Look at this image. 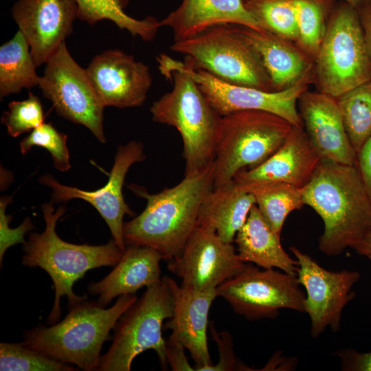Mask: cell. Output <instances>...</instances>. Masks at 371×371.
I'll return each instance as SVG.
<instances>
[{
  "mask_svg": "<svg viewBox=\"0 0 371 371\" xmlns=\"http://www.w3.org/2000/svg\"><path fill=\"white\" fill-rule=\"evenodd\" d=\"M86 69L104 106H139L152 85L149 67L120 49L96 55Z\"/></svg>",
  "mask_w": 371,
  "mask_h": 371,
  "instance_id": "e0dca14e",
  "label": "cell"
},
{
  "mask_svg": "<svg viewBox=\"0 0 371 371\" xmlns=\"http://www.w3.org/2000/svg\"><path fill=\"white\" fill-rule=\"evenodd\" d=\"M320 159L303 127L293 126L268 159L255 168L239 171L234 180L244 186L284 183L302 188L311 179Z\"/></svg>",
  "mask_w": 371,
  "mask_h": 371,
  "instance_id": "ac0fdd59",
  "label": "cell"
},
{
  "mask_svg": "<svg viewBox=\"0 0 371 371\" xmlns=\"http://www.w3.org/2000/svg\"><path fill=\"white\" fill-rule=\"evenodd\" d=\"M297 11V41L306 53L315 58L326 25L319 0H294Z\"/></svg>",
  "mask_w": 371,
  "mask_h": 371,
  "instance_id": "1f68e13d",
  "label": "cell"
},
{
  "mask_svg": "<svg viewBox=\"0 0 371 371\" xmlns=\"http://www.w3.org/2000/svg\"><path fill=\"white\" fill-rule=\"evenodd\" d=\"M319 91L335 98L371 79V58L357 10L332 13L315 56Z\"/></svg>",
  "mask_w": 371,
  "mask_h": 371,
  "instance_id": "52a82bcc",
  "label": "cell"
},
{
  "mask_svg": "<svg viewBox=\"0 0 371 371\" xmlns=\"http://www.w3.org/2000/svg\"><path fill=\"white\" fill-rule=\"evenodd\" d=\"M157 60L161 73L173 81V87L151 105L152 120L179 133L185 175H191L214 162L222 116L193 78L189 57L181 62L161 54Z\"/></svg>",
  "mask_w": 371,
  "mask_h": 371,
  "instance_id": "3957f363",
  "label": "cell"
},
{
  "mask_svg": "<svg viewBox=\"0 0 371 371\" xmlns=\"http://www.w3.org/2000/svg\"><path fill=\"white\" fill-rule=\"evenodd\" d=\"M191 61L193 78L221 116L239 111H263L276 114L293 126L303 127L297 106L301 95L307 91V77L282 91H265L225 82L203 69L195 68Z\"/></svg>",
  "mask_w": 371,
  "mask_h": 371,
  "instance_id": "9a60e30c",
  "label": "cell"
},
{
  "mask_svg": "<svg viewBox=\"0 0 371 371\" xmlns=\"http://www.w3.org/2000/svg\"><path fill=\"white\" fill-rule=\"evenodd\" d=\"M38 87L56 113L64 118L87 127L104 144L105 107L88 76L70 54L65 42L46 62Z\"/></svg>",
  "mask_w": 371,
  "mask_h": 371,
  "instance_id": "8fae6325",
  "label": "cell"
},
{
  "mask_svg": "<svg viewBox=\"0 0 371 371\" xmlns=\"http://www.w3.org/2000/svg\"><path fill=\"white\" fill-rule=\"evenodd\" d=\"M184 346L174 333L166 340V355L168 364L172 371L194 370L186 356Z\"/></svg>",
  "mask_w": 371,
  "mask_h": 371,
  "instance_id": "74e56055",
  "label": "cell"
},
{
  "mask_svg": "<svg viewBox=\"0 0 371 371\" xmlns=\"http://www.w3.org/2000/svg\"><path fill=\"white\" fill-rule=\"evenodd\" d=\"M255 203L253 194L233 179L208 194L200 210L198 226L232 243Z\"/></svg>",
  "mask_w": 371,
  "mask_h": 371,
  "instance_id": "cb8c5ba5",
  "label": "cell"
},
{
  "mask_svg": "<svg viewBox=\"0 0 371 371\" xmlns=\"http://www.w3.org/2000/svg\"><path fill=\"white\" fill-rule=\"evenodd\" d=\"M160 23L172 30L174 42L192 38L223 24L262 30L243 0H182Z\"/></svg>",
  "mask_w": 371,
  "mask_h": 371,
  "instance_id": "44dd1931",
  "label": "cell"
},
{
  "mask_svg": "<svg viewBox=\"0 0 371 371\" xmlns=\"http://www.w3.org/2000/svg\"><path fill=\"white\" fill-rule=\"evenodd\" d=\"M170 49L191 58L194 67L232 85L273 91L260 56L235 25L212 27Z\"/></svg>",
  "mask_w": 371,
  "mask_h": 371,
  "instance_id": "9c48e42d",
  "label": "cell"
},
{
  "mask_svg": "<svg viewBox=\"0 0 371 371\" xmlns=\"http://www.w3.org/2000/svg\"><path fill=\"white\" fill-rule=\"evenodd\" d=\"M354 249L360 255L366 256L367 257L371 256V234L361 242Z\"/></svg>",
  "mask_w": 371,
  "mask_h": 371,
  "instance_id": "60d3db41",
  "label": "cell"
},
{
  "mask_svg": "<svg viewBox=\"0 0 371 371\" xmlns=\"http://www.w3.org/2000/svg\"><path fill=\"white\" fill-rule=\"evenodd\" d=\"M242 186L253 194L261 216L280 236L288 215L304 205L302 188L290 184L271 183Z\"/></svg>",
  "mask_w": 371,
  "mask_h": 371,
  "instance_id": "83f0119b",
  "label": "cell"
},
{
  "mask_svg": "<svg viewBox=\"0 0 371 371\" xmlns=\"http://www.w3.org/2000/svg\"><path fill=\"white\" fill-rule=\"evenodd\" d=\"M335 355L340 359L342 370L371 371V352H360L349 348L339 350Z\"/></svg>",
  "mask_w": 371,
  "mask_h": 371,
  "instance_id": "8d00e7d4",
  "label": "cell"
},
{
  "mask_svg": "<svg viewBox=\"0 0 371 371\" xmlns=\"http://www.w3.org/2000/svg\"><path fill=\"white\" fill-rule=\"evenodd\" d=\"M36 67L28 42L18 30L0 47L1 99L23 89L38 86L41 76L36 74Z\"/></svg>",
  "mask_w": 371,
  "mask_h": 371,
  "instance_id": "484cf974",
  "label": "cell"
},
{
  "mask_svg": "<svg viewBox=\"0 0 371 371\" xmlns=\"http://www.w3.org/2000/svg\"><path fill=\"white\" fill-rule=\"evenodd\" d=\"M345 3L349 4L355 9L359 8L364 3L368 2L369 0H343Z\"/></svg>",
  "mask_w": 371,
  "mask_h": 371,
  "instance_id": "b9f144b4",
  "label": "cell"
},
{
  "mask_svg": "<svg viewBox=\"0 0 371 371\" xmlns=\"http://www.w3.org/2000/svg\"><path fill=\"white\" fill-rule=\"evenodd\" d=\"M45 227L43 232H32L23 246L22 264L30 267H38L50 276L55 297L47 317V324L53 325L60 318L61 297L66 296L69 306L87 299L76 295L73 286L91 269L104 266H115L124 253L113 239L107 244L76 245L62 240L56 232V225L66 208L54 210L53 202L42 205Z\"/></svg>",
  "mask_w": 371,
  "mask_h": 371,
  "instance_id": "277c9868",
  "label": "cell"
},
{
  "mask_svg": "<svg viewBox=\"0 0 371 371\" xmlns=\"http://www.w3.org/2000/svg\"><path fill=\"white\" fill-rule=\"evenodd\" d=\"M146 158L141 142L131 141L120 146L106 184L94 191H85L75 187L63 185L52 175H45L39 181L52 190V199L56 202H66L73 199H82L90 203L100 213L109 226L113 239L124 251L123 237L124 216H133L135 213L124 201L122 188L131 166Z\"/></svg>",
  "mask_w": 371,
  "mask_h": 371,
  "instance_id": "5bb4252c",
  "label": "cell"
},
{
  "mask_svg": "<svg viewBox=\"0 0 371 371\" xmlns=\"http://www.w3.org/2000/svg\"><path fill=\"white\" fill-rule=\"evenodd\" d=\"M337 100L348 137L357 155L371 136V79L342 94Z\"/></svg>",
  "mask_w": 371,
  "mask_h": 371,
  "instance_id": "f1b7e54d",
  "label": "cell"
},
{
  "mask_svg": "<svg viewBox=\"0 0 371 371\" xmlns=\"http://www.w3.org/2000/svg\"><path fill=\"white\" fill-rule=\"evenodd\" d=\"M245 265L232 243L225 242L214 231L197 226L167 268L181 279V286L205 291L236 276Z\"/></svg>",
  "mask_w": 371,
  "mask_h": 371,
  "instance_id": "4fadbf2b",
  "label": "cell"
},
{
  "mask_svg": "<svg viewBox=\"0 0 371 371\" xmlns=\"http://www.w3.org/2000/svg\"><path fill=\"white\" fill-rule=\"evenodd\" d=\"M302 193L304 205L323 221L318 240L322 253L333 256L354 249L371 234V199L357 165L321 158Z\"/></svg>",
  "mask_w": 371,
  "mask_h": 371,
  "instance_id": "7a4b0ae2",
  "label": "cell"
},
{
  "mask_svg": "<svg viewBox=\"0 0 371 371\" xmlns=\"http://www.w3.org/2000/svg\"><path fill=\"white\" fill-rule=\"evenodd\" d=\"M78 19L93 25L100 21L109 20L120 29L127 30L133 36L151 41L161 27L155 17L148 16L137 19L128 15L124 8L128 0H75Z\"/></svg>",
  "mask_w": 371,
  "mask_h": 371,
  "instance_id": "4316f807",
  "label": "cell"
},
{
  "mask_svg": "<svg viewBox=\"0 0 371 371\" xmlns=\"http://www.w3.org/2000/svg\"><path fill=\"white\" fill-rule=\"evenodd\" d=\"M214 162L184 178L176 186L149 194L142 186L128 188L146 201L144 211L124 223L126 245H136L157 250L163 260H172L182 251L198 226L201 205L214 188Z\"/></svg>",
  "mask_w": 371,
  "mask_h": 371,
  "instance_id": "6da1fadb",
  "label": "cell"
},
{
  "mask_svg": "<svg viewBox=\"0 0 371 371\" xmlns=\"http://www.w3.org/2000/svg\"><path fill=\"white\" fill-rule=\"evenodd\" d=\"M212 337L216 343L219 352V359L216 365H208L203 367L201 371H231L234 370L238 366L233 348L232 337L227 331L218 333L212 322L209 324Z\"/></svg>",
  "mask_w": 371,
  "mask_h": 371,
  "instance_id": "e575fe53",
  "label": "cell"
},
{
  "mask_svg": "<svg viewBox=\"0 0 371 371\" xmlns=\"http://www.w3.org/2000/svg\"><path fill=\"white\" fill-rule=\"evenodd\" d=\"M67 139L52 123H43L21 141L20 150L25 155L34 146L44 148L51 154L55 168L67 172L71 168Z\"/></svg>",
  "mask_w": 371,
  "mask_h": 371,
  "instance_id": "d6a6232c",
  "label": "cell"
},
{
  "mask_svg": "<svg viewBox=\"0 0 371 371\" xmlns=\"http://www.w3.org/2000/svg\"><path fill=\"white\" fill-rule=\"evenodd\" d=\"M305 131L321 158L356 165L357 153L348 137L337 98L306 91L298 100Z\"/></svg>",
  "mask_w": 371,
  "mask_h": 371,
  "instance_id": "d6986e66",
  "label": "cell"
},
{
  "mask_svg": "<svg viewBox=\"0 0 371 371\" xmlns=\"http://www.w3.org/2000/svg\"><path fill=\"white\" fill-rule=\"evenodd\" d=\"M11 13L39 67L72 33L78 6L75 0H18Z\"/></svg>",
  "mask_w": 371,
  "mask_h": 371,
  "instance_id": "2e32d148",
  "label": "cell"
},
{
  "mask_svg": "<svg viewBox=\"0 0 371 371\" xmlns=\"http://www.w3.org/2000/svg\"><path fill=\"white\" fill-rule=\"evenodd\" d=\"M236 27L260 56L273 91L289 88L307 77L311 64L305 53L269 31Z\"/></svg>",
  "mask_w": 371,
  "mask_h": 371,
  "instance_id": "603a6c76",
  "label": "cell"
},
{
  "mask_svg": "<svg viewBox=\"0 0 371 371\" xmlns=\"http://www.w3.org/2000/svg\"><path fill=\"white\" fill-rule=\"evenodd\" d=\"M173 297V314L163 326L170 329L191 355L194 370L212 364L207 346L208 315L216 289L205 291L184 288L166 276Z\"/></svg>",
  "mask_w": 371,
  "mask_h": 371,
  "instance_id": "ffe728a7",
  "label": "cell"
},
{
  "mask_svg": "<svg viewBox=\"0 0 371 371\" xmlns=\"http://www.w3.org/2000/svg\"><path fill=\"white\" fill-rule=\"evenodd\" d=\"M5 198L1 201V243H0V263L2 261L6 250L16 243H25L24 235L29 230L33 229L31 220L26 218L24 222L16 229H10L8 226L9 216L5 214Z\"/></svg>",
  "mask_w": 371,
  "mask_h": 371,
  "instance_id": "d590c367",
  "label": "cell"
},
{
  "mask_svg": "<svg viewBox=\"0 0 371 371\" xmlns=\"http://www.w3.org/2000/svg\"><path fill=\"white\" fill-rule=\"evenodd\" d=\"M234 242L238 258L245 263H254L262 269H279L296 275L297 260L284 250L280 236L265 222L254 204L243 227L237 232Z\"/></svg>",
  "mask_w": 371,
  "mask_h": 371,
  "instance_id": "d4e9b609",
  "label": "cell"
},
{
  "mask_svg": "<svg viewBox=\"0 0 371 371\" xmlns=\"http://www.w3.org/2000/svg\"><path fill=\"white\" fill-rule=\"evenodd\" d=\"M293 126L263 111H239L222 116L214 160V188L265 161L281 146Z\"/></svg>",
  "mask_w": 371,
  "mask_h": 371,
  "instance_id": "8992f818",
  "label": "cell"
},
{
  "mask_svg": "<svg viewBox=\"0 0 371 371\" xmlns=\"http://www.w3.org/2000/svg\"><path fill=\"white\" fill-rule=\"evenodd\" d=\"M262 30L288 40L298 37L294 0H243Z\"/></svg>",
  "mask_w": 371,
  "mask_h": 371,
  "instance_id": "f546056e",
  "label": "cell"
},
{
  "mask_svg": "<svg viewBox=\"0 0 371 371\" xmlns=\"http://www.w3.org/2000/svg\"><path fill=\"white\" fill-rule=\"evenodd\" d=\"M290 250L297 261L298 282L306 292L304 309L311 319V337H318L328 326L334 333L339 330L343 309L355 296L352 288L359 273L328 271L297 247Z\"/></svg>",
  "mask_w": 371,
  "mask_h": 371,
  "instance_id": "7c38bea8",
  "label": "cell"
},
{
  "mask_svg": "<svg viewBox=\"0 0 371 371\" xmlns=\"http://www.w3.org/2000/svg\"><path fill=\"white\" fill-rule=\"evenodd\" d=\"M363 27L366 47L371 58V1L369 0L357 9Z\"/></svg>",
  "mask_w": 371,
  "mask_h": 371,
  "instance_id": "ab89813d",
  "label": "cell"
},
{
  "mask_svg": "<svg viewBox=\"0 0 371 371\" xmlns=\"http://www.w3.org/2000/svg\"><path fill=\"white\" fill-rule=\"evenodd\" d=\"M137 300L135 294L120 296L105 308L98 301L87 299L69 306L60 322L25 330L23 344L65 363L85 371L98 370L101 350L121 316Z\"/></svg>",
  "mask_w": 371,
  "mask_h": 371,
  "instance_id": "5b68a950",
  "label": "cell"
},
{
  "mask_svg": "<svg viewBox=\"0 0 371 371\" xmlns=\"http://www.w3.org/2000/svg\"><path fill=\"white\" fill-rule=\"evenodd\" d=\"M173 297L166 276L146 287L119 319L111 345L101 356L98 371H129L134 359L149 349L157 355L161 367L167 368L164 321L173 314Z\"/></svg>",
  "mask_w": 371,
  "mask_h": 371,
  "instance_id": "ba28073f",
  "label": "cell"
},
{
  "mask_svg": "<svg viewBox=\"0 0 371 371\" xmlns=\"http://www.w3.org/2000/svg\"><path fill=\"white\" fill-rule=\"evenodd\" d=\"M74 367L56 361L21 343L0 344L1 371H75Z\"/></svg>",
  "mask_w": 371,
  "mask_h": 371,
  "instance_id": "4dcf8cb0",
  "label": "cell"
},
{
  "mask_svg": "<svg viewBox=\"0 0 371 371\" xmlns=\"http://www.w3.org/2000/svg\"><path fill=\"white\" fill-rule=\"evenodd\" d=\"M356 165L367 192L371 199V136L357 153Z\"/></svg>",
  "mask_w": 371,
  "mask_h": 371,
  "instance_id": "f35d334b",
  "label": "cell"
},
{
  "mask_svg": "<svg viewBox=\"0 0 371 371\" xmlns=\"http://www.w3.org/2000/svg\"><path fill=\"white\" fill-rule=\"evenodd\" d=\"M296 275L246 263L236 276L221 284L217 297L223 298L233 311L248 320L274 319L283 308L305 313V293Z\"/></svg>",
  "mask_w": 371,
  "mask_h": 371,
  "instance_id": "30bf717a",
  "label": "cell"
},
{
  "mask_svg": "<svg viewBox=\"0 0 371 371\" xmlns=\"http://www.w3.org/2000/svg\"><path fill=\"white\" fill-rule=\"evenodd\" d=\"M368 258H369V260H370V261L371 262V256H368Z\"/></svg>",
  "mask_w": 371,
  "mask_h": 371,
  "instance_id": "7bdbcfd3",
  "label": "cell"
},
{
  "mask_svg": "<svg viewBox=\"0 0 371 371\" xmlns=\"http://www.w3.org/2000/svg\"><path fill=\"white\" fill-rule=\"evenodd\" d=\"M161 255L155 249L142 245H126L122 258L104 278L88 286L90 294L98 296L106 306L116 297L135 294L142 287L160 282Z\"/></svg>",
  "mask_w": 371,
  "mask_h": 371,
  "instance_id": "7402d4cb",
  "label": "cell"
},
{
  "mask_svg": "<svg viewBox=\"0 0 371 371\" xmlns=\"http://www.w3.org/2000/svg\"><path fill=\"white\" fill-rule=\"evenodd\" d=\"M44 118L41 102L29 91L27 99L8 104V111L3 113L1 121L6 126L8 133L16 137L39 126L44 123Z\"/></svg>",
  "mask_w": 371,
  "mask_h": 371,
  "instance_id": "836d02e7",
  "label": "cell"
}]
</instances>
